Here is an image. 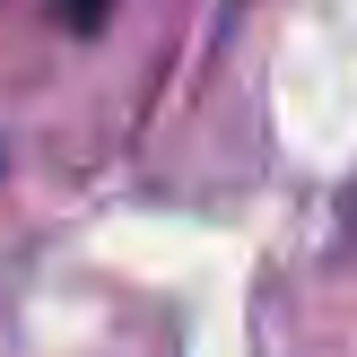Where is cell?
<instances>
[{
	"label": "cell",
	"mask_w": 357,
	"mask_h": 357,
	"mask_svg": "<svg viewBox=\"0 0 357 357\" xmlns=\"http://www.w3.org/2000/svg\"><path fill=\"white\" fill-rule=\"evenodd\" d=\"M105 17H114V0H52V26L61 35H96Z\"/></svg>",
	"instance_id": "1"
}]
</instances>
